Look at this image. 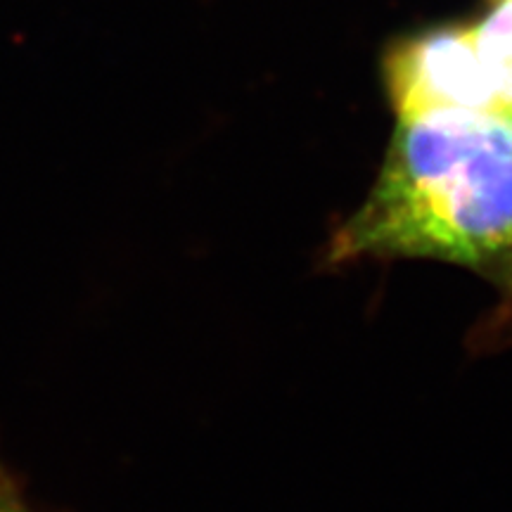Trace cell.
<instances>
[{"instance_id":"obj_2","label":"cell","mask_w":512,"mask_h":512,"mask_svg":"<svg viewBox=\"0 0 512 512\" xmlns=\"http://www.w3.org/2000/svg\"><path fill=\"white\" fill-rule=\"evenodd\" d=\"M396 119L501 110L477 48L475 24H444L394 41L382 60Z\"/></svg>"},{"instance_id":"obj_4","label":"cell","mask_w":512,"mask_h":512,"mask_svg":"<svg viewBox=\"0 0 512 512\" xmlns=\"http://www.w3.org/2000/svg\"><path fill=\"white\" fill-rule=\"evenodd\" d=\"M0 512H34L24 501L22 489L3 465H0Z\"/></svg>"},{"instance_id":"obj_5","label":"cell","mask_w":512,"mask_h":512,"mask_svg":"<svg viewBox=\"0 0 512 512\" xmlns=\"http://www.w3.org/2000/svg\"><path fill=\"white\" fill-rule=\"evenodd\" d=\"M494 3H501V0H494Z\"/></svg>"},{"instance_id":"obj_3","label":"cell","mask_w":512,"mask_h":512,"mask_svg":"<svg viewBox=\"0 0 512 512\" xmlns=\"http://www.w3.org/2000/svg\"><path fill=\"white\" fill-rule=\"evenodd\" d=\"M475 34L498 107L512 114V0L496 3V8L475 24Z\"/></svg>"},{"instance_id":"obj_1","label":"cell","mask_w":512,"mask_h":512,"mask_svg":"<svg viewBox=\"0 0 512 512\" xmlns=\"http://www.w3.org/2000/svg\"><path fill=\"white\" fill-rule=\"evenodd\" d=\"M437 259L512 297V114L396 119L377 181L328 247V264Z\"/></svg>"}]
</instances>
